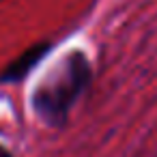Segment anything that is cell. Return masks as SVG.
Segmentation results:
<instances>
[{
    "instance_id": "obj_2",
    "label": "cell",
    "mask_w": 157,
    "mask_h": 157,
    "mask_svg": "<svg viewBox=\"0 0 157 157\" xmlns=\"http://www.w3.org/2000/svg\"><path fill=\"white\" fill-rule=\"evenodd\" d=\"M48 50H50V43H37V45L28 48L20 58H15V60L2 71V75H0V82H2V84H11V82L24 80V78L30 73V69L48 54Z\"/></svg>"
},
{
    "instance_id": "obj_3",
    "label": "cell",
    "mask_w": 157,
    "mask_h": 157,
    "mask_svg": "<svg viewBox=\"0 0 157 157\" xmlns=\"http://www.w3.org/2000/svg\"><path fill=\"white\" fill-rule=\"evenodd\" d=\"M0 157H11V153H9L7 148H2V146H0Z\"/></svg>"
},
{
    "instance_id": "obj_1",
    "label": "cell",
    "mask_w": 157,
    "mask_h": 157,
    "mask_svg": "<svg viewBox=\"0 0 157 157\" xmlns=\"http://www.w3.org/2000/svg\"><path fill=\"white\" fill-rule=\"evenodd\" d=\"M90 69L86 63V56L80 52L65 58L60 71L50 75L45 84L39 86V90L33 97L35 110L41 118H45L50 125L65 123L71 105L82 95V90L88 86Z\"/></svg>"
}]
</instances>
